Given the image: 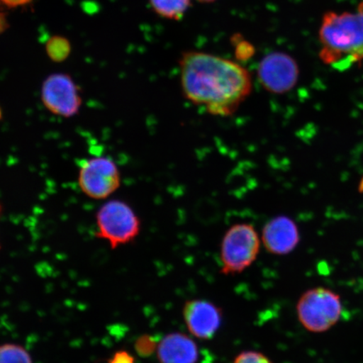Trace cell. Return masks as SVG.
I'll use <instances>...</instances> for the list:
<instances>
[{
    "instance_id": "1",
    "label": "cell",
    "mask_w": 363,
    "mask_h": 363,
    "mask_svg": "<svg viewBox=\"0 0 363 363\" xmlns=\"http://www.w3.org/2000/svg\"><path fill=\"white\" fill-rule=\"evenodd\" d=\"M179 65L184 97L211 115H233L252 93L251 74L229 59L189 52L182 56Z\"/></svg>"
},
{
    "instance_id": "2",
    "label": "cell",
    "mask_w": 363,
    "mask_h": 363,
    "mask_svg": "<svg viewBox=\"0 0 363 363\" xmlns=\"http://www.w3.org/2000/svg\"><path fill=\"white\" fill-rule=\"evenodd\" d=\"M319 38L320 57L326 65L346 70L363 61V1L353 12L325 13Z\"/></svg>"
},
{
    "instance_id": "3",
    "label": "cell",
    "mask_w": 363,
    "mask_h": 363,
    "mask_svg": "<svg viewBox=\"0 0 363 363\" xmlns=\"http://www.w3.org/2000/svg\"><path fill=\"white\" fill-rule=\"evenodd\" d=\"M96 237L112 249L128 244L138 237L140 221L128 203L119 199L104 203L96 214Z\"/></svg>"
},
{
    "instance_id": "4",
    "label": "cell",
    "mask_w": 363,
    "mask_h": 363,
    "mask_svg": "<svg viewBox=\"0 0 363 363\" xmlns=\"http://www.w3.org/2000/svg\"><path fill=\"white\" fill-rule=\"evenodd\" d=\"M260 246V238L252 225L231 226L221 242L222 274H238L248 269L256 261Z\"/></svg>"
},
{
    "instance_id": "5",
    "label": "cell",
    "mask_w": 363,
    "mask_h": 363,
    "mask_svg": "<svg viewBox=\"0 0 363 363\" xmlns=\"http://www.w3.org/2000/svg\"><path fill=\"white\" fill-rule=\"evenodd\" d=\"M296 308L303 328L314 333L330 330L342 314L339 295L325 288L308 290L298 299Z\"/></svg>"
},
{
    "instance_id": "6",
    "label": "cell",
    "mask_w": 363,
    "mask_h": 363,
    "mask_svg": "<svg viewBox=\"0 0 363 363\" xmlns=\"http://www.w3.org/2000/svg\"><path fill=\"white\" fill-rule=\"evenodd\" d=\"M78 184L86 196L97 201L106 199L121 187L119 167L110 157L89 158L82 162Z\"/></svg>"
},
{
    "instance_id": "7",
    "label": "cell",
    "mask_w": 363,
    "mask_h": 363,
    "mask_svg": "<svg viewBox=\"0 0 363 363\" xmlns=\"http://www.w3.org/2000/svg\"><path fill=\"white\" fill-rule=\"evenodd\" d=\"M40 99L49 112L62 118L78 115L83 104L78 85L65 74L48 76L42 85Z\"/></svg>"
},
{
    "instance_id": "8",
    "label": "cell",
    "mask_w": 363,
    "mask_h": 363,
    "mask_svg": "<svg viewBox=\"0 0 363 363\" xmlns=\"http://www.w3.org/2000/svg\"><path fill=\"white\" fill-rule=\"evenodd\" d=\"M299 69L294 59L283 52H272L263 57L257 69L262 88L274 94L291 91L298 80Z\"/></svg>"
},
{
    "instance_id": "9",
    "label": "cell",
    "mask_w": 363,
    "mask_h": 363,
    "mask_svg": "<svg viewBox=\"0 0 363 363\" xmlns=\"http://www.w3.org/2000/svg\"><path fill=\"white\" fill-rule=\"evenodd\" d=\"M183 315L189 333L201 340L214 337L221 325L220 308L215 303L203 299H193L186 302Z\"/></svg>"
},
{
    "instance_id": "10",
    "label": "cell",
    "mask_w": 363,
    "mask_h": 363,
    "mask_svg": "<svg viewBox=\"0 0 363 363\" xmlns=\"http://www.w3.org/2000/svg\"><path fill=\"white\" fill-rule=\"evenodd\" d=\"M262 240L267 251L274 255H287L297 247L301 235L298 226L289 217L274 218L263 227Z\"/></svg>"
},
{
    "instance_id": "11",
    "label": "cell",
    "mask_w": 363,
    "mask_h": 363,
    "mask_svg": "<svg viewBox=\"0 0 363 363\" xmlns=\"http://www.w3.org/2000/svg\"><path fill=\"white\" fill-rule=\"evenodd\" d=\"M157 355L160 363H197L199 348L187 335L170 333L157 345Z\"/></svg>"
},
{
    "instance_id": "12",
    "label": "cell",
    "mask_w": 363,
    "mask_h": 363,
    "mask_svg": "<svg viewBox=\"0 0 363 363\" xmlns=\"http://www.w3.org/2000/svg\"><path fill=\"white\" fill-rule=\"evenodd\" d=\"M152 6L162 17L179 20L188 11L190 0H151Z\"/></svg>"
},
{
    "instance_id": "13",
    "label": "cell",
    "mask_w": 363,
    "mask_h": 363,
    "mask_svg": "<svg viewBox=\"0 0 363 363\" xmlns=\"http://www.w3.org/2000/svg\"><path fill=\"white\" fill-rule=\"evenodd\" d=\"M0 363H33L28 352L20 345H0Z\"/></svg>"
},
{
    "instance_id": "14",
    "label": "cell",
    "mask_w": 363,
    "mask_h": 363,
    "mask_svg": "<svg viewBox=\"0 0 363 363\" xmlns=\"http://www.w3.org/2000/svg\"><path fill=\"white\" fill-rule=\"evenodd\" d=\"M69 43L65 38H53L47 45V52L53 62L65 61L70 53Z\"/></svg>"
},
{
    "instance_id": "15",
    "label": "cell",
    "mask_w": 363,
    "mask_h": 363,
    "mask_svg": "<svg viewBox=\"0 0 363 363\" xmlns=\"http://www.w3.org/2000/svg\"><path fill=\"white\" fill-rule=\"evenodd\" d=\"M157 345L155 339L150 335H143L136 340L135 349L136 352L142 357H149L157 350Z\"/></svg>"
},
{
    "instance_id": "16",
    "label": "cell",
    "mask_w": 363,
    "mask_h": 363,
    "mask_svg": "<svg viewBox=\"0 0 363 363\" xmlns=\"http://www.w3.org/2000/svg\"><path fill=\"white\" fill-rule=\"evenodd\" d=\"M233 363H274L264 354L254 351L242 352L235 358Z\"/></svg>"
},
{
    "instance_id": "17",
    "label": "cell",
    "mask_w": 363,
    "mask_h": 363,
    "mask_svg": "<svg viewBox=\"0 0 363 363\" xmlns=\"http://www.w3.org/2000/svg\"><path fill=\"white\" fill-rule=\"evenodd\" d=\"M108 363H135V360L129 352L122 350L113 354Z\"/></svg>"
},
{
    "instance_id": "18",
    "label": "cell",
    "mask_w": 363,
    "mask_h": 363,
    "mask_svg": "<svg viewBox=\"0 0 363 363\" xmlns=\"http://www.w3.org/2000/svg\"><path fill=\"white\" fill-rule=\"evenodd\" d=\"M3 1L8 3L9 4H13V6H16V4L26 3L27 0H3Z\"/></svg>"
},
{
    "instance_id": "19",
    "label": "cell",
    "mask_w": 363,
    "mask_h": 363,
    "mask_svg": "<svg viewBox=\"0 0 363 363\" xmlns=\"http://www.w3.org/2000/svg\"><path fill=\"white\" fill-rule=\"evenodd\" d=\"M198 1L203 2V3H208V2L215 1V0H198Z\"/></svg>"
},
{
    "instance_id": "20",
    "label": "cell",
    "mask_w": 363,
    "mask_h": 363,
    "mask_svg": "<svg viewBox=\"0 0 363 363\" xmlns=\"http://www.w3.org/2000/svg\"><path fill=\"white\" fill-rule=\"evenodd\" d=\"M2 212H3V207L1 206V203H0V217H1V216H2Z\"/></svg>"
},
{
    "instance_id": "21",
    "label": "cell",
    "mask_w": 363,
    "mask_h": 363,
    "mask_svg": "<svg viewBox=\"0 0 363 363\" xmlns=\"http://www.w3.org/2000/svg\"><path fill=\"white\" fill-rule=\"evenodd\" d=\"M2 111H1V108H0V120L2 119Z\"/></svg>"
}]
</instances>
